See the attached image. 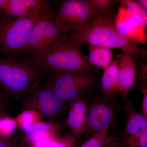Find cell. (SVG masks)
<instances>
[{"label": "cell", "instance_id": "obj_10", "mask_svg": "<svg viewBox=\"0 0 147 147\" xmlns=\"http://www.w3.org/2000/svg\"><path fill=\"white\" fill-rule=\"evenodd\" d=\"M64 106V102L47 88L36 91L26 103L27 109L34 110L49 117L59 113Z\"/></svg>", "mask_w": 147, "mask_h": 147}, {"label": "cell", "instance_id": "obj_7", "mask_svg": "<svg viewBox=\"0 0 147 147\" xmlns=\"http://www.w3.org/2000/svg\"><path fill=\"white\" fill-rule=\"evenodd\" d=\"M56 16L42 19L36 24L24 50L34 55L47 50L63 33L56 25Z\"/></svg>", "mask_w": 147, "mask_h": 147}, {"label": "cell", "instance_id": "obj_29", "mask_svg": "<svg viewBox=\"0 0 147 147\" xmlns=\"http://www.w3.org/2000/svg\"><path fill=\"white\" fill-rule=\"evenodd\" d=\"M135 1L145 11L147 12V0H136Z\"/></svg>", "mask_w": 147, "mask_h": 147}, {"label": "cell", "instance_id": "obj_4", "mask_svg": "<svg viewBox=\"0 0 147 147\" xmlns=\"http://www.w3.org/2000/svg\"><path fill=\"white\" fill-rule=\"evenodd\" d=\"M39 75L38 69L31 65L0 59V83L11 93L20 94L33 89Z\"/></svg>", "mask_w": 147, "mask_h": 147}, {"label": "cell", "instance_id": "obj_27", "mask_svg": "<svg viewBox=\"0 0 147 147\" xmlns=\"http://www.w3.org/2000/svg\"><path fill=\"white\" fill-rule=\"evenodd\" d=\"M103 147H122L121 138H116L108 142Z\"/></svg>", "mask_w": 147, "mask_h": 147}, {"label": "cell", "instance_id": "obj_32", "mask_svg": "<svg viewBox=\"0 0 147 147\" xmlns=\"http://www.w3.org/2000/svg\"><path fill=\"white\" fill-rule=\"evenodd\" d=\"M29 144H29V147H34L31 144H30V143H29Z\"/></svg>", "mask_w": 147, "mask_h": 147}, {"label": "cell", "instance_id": "obj_24", "mask_svg": "<svg viewBox=\"0 0 147 147\" xmlns=\"http://www.w3.org/2000/svg\"><path fill=\"white\" fill-rule=\"evenodd\" d=\"M122 147H147V130L139 137L122 143Z\"/></svg>", "mask_w": 147, "mask_h": 147}, {"label": "cell", "instance_id": "obj_21", "mask_svg": "<svg viewBox=\"0 0 147 147\" xmlns=\"http://www.w3.org/2000/svg\"><path fill=\"white\" fill-rule=\"evenodd\" d=\"M90 3L97 14L115 11L116 3L113 0H88Z\"/></svg>", "mask_w": 147, "mask_h": 147}, {"label": "cell", "instance_id": "obj_13", "mask_svg": "<svg viewBox=\"0 0 147 147\" xmlns=\"http://www.w3.org/2000/svg\"><path fill=\"white\" fill-rule=\"evenodd\" d=\"M124 110L126 122L123 136L121 138L122 143L139 137L147 130V119L136 110L132 102L129 101L125 102Z\"/></svg>", "mask_w": 147, "mask_h": 147}, {"label": "cell", "instance_id": "obj_11", "mask_svg": "<svg viewBox=\"0 0 147 147\" xmlns=\"http://www.w3.org/2000/svg\"><path fill=\"white\" fill-rule=\"evenodd\" d=\"M115 57L118 71L119 93L124 98L135 84L137 61L132 56L122 51Z\"/></svg>", "mask_w": 147, "mask_h": 147}, {"label": "cell", "instance_id": "obj_5", "mask_svg": "<svg viewBox=\"0 0 147 147\" xmlns=\"http://www.w3.org/2000/svg\"><path fill=\"white\" fill-rule=\"evenodd\" d=\"M88 0H66L61 2L56 12V25L63 33L86 26L97 15Z\"/></svg>", "mask_w": 147, "mask_h": 147}, {"label": "cell", "instance_id": "obj_20", "mask_svg": "<svg viewBox=\"0 0 147 147\" xmlns=\"http://www.w3.org/2000/svg\"><path fill=\"white\" fill-rule=\"evenodd\" d=\"M17 126L15 119L4 116L0 117V136L11 137L14 134Z\"/></svg>", "mask_w": 147, "mask_h": 147}, {"label": "cell", "instance_id": "obj_12", "mask_svg": "<svg viewBox=\"0 0 147 147\" xmlns=\"http://www.w3.org/2000/svg\"><path fill=\"white\" fill-rule=\"evenodd\" d=\"M89 106L86 100L79 97L70 102L67 124L71 134L79 137L86 129Z\"/></svg>", "mask_w": 147, "mask_h": 147}, {"label": "cell", "instance_id": "obj_28", "mask_svg": "<svg viewBox=\"0 0 147 147\" xmlns=\"http://www.w3.org/2000/svg\"><path fill=\"white\" fill-rule=\"evenodd\" d=\"M10 0H0V10L5 11L9 5Z\"/></svg>", "mask_w": 147, "mask_h": 147}, {"label": "cell", "instance_id": "obj_9", "mask_svg": "<svg viewBox=\"0 0 147 147\" xmlns=\"http://www.w3.org/2000/svg\"><path fill=\"white\" fill-rule=\"evenodd\" d=\"M115 23L117 30L127 39L137 44H144L146 42L147 29L119 5Z\"/></svg>", "mask_w": 147, "mask_h": 147}, {"label": "cell", "instance_id": "obj_19", "mask_svg": "<svg viewBox=\"0 0 147 147\" xmlns=\"http://www.w3.org/2000/svg\"><path fill=\"white\" fill-rule=\"evenodd\" d=\"M108 128L94 135L86 140L80 147H103L108 142L115 138L109 137L108 134Z\"/></svg>", "mask_w": 147, "mask_h": 147}, {"label": "cell", "instance_id": "obj_23", "mask_svg": "<svg viewBox=\"0 0 147 147\" xmlns=\"http://www.w3.org/2000/svg\"><path fill=\"white\" fill-rule=\"evenodd\" d=\"M137 62L136 71H138L139 82L142 86H147V56L140 57Z\"/></svg>", "mask_w": 147, "mask_h": 147}, {"label": "cell", "instance_id": "obj_25", "mask_svg": "<svg viewBox=\"0 0 147 147\" xmlns=\"http://www.w3.org/2000/svg\"><path fill=\"white\" fill-rule=\"evenodd\" d=\"M140 90L143 94L142 103V115L147 119V86H141Z\"/></svg>", "mask_w": 147, "mask_h": 147}, {"label": "cell", "instance_id": "obj_1", "mask_svg": "<svg viewBox=\"0 0 147 147\" xmlns=\"http://www.w3.org/2000/svg\"><path fill=\"white\" fill-rule=\"evenodd\" d=\"M81 46L70 33H63L50 48L34 55L31 65L54 74L92 73L94 67L82 52Z\"/></svg>", "mask_w": 147, "mask_h": 147}, {"label": "cell", "instance_id": "obj_6", "mask_svg": "<svg viewBox=\"0 0 147 147\" xmlns=\"http://www.w3.org/2000/svg\"><path fill=\"white\" fill-rule=\"evenodd\" d=\"M94 76L91 73H60L54 74V78L47 88L64 102L75 100L93 87Z\"/></svg>", "mask_w": 147, "mask_h": 147}, {"label": "cell", "instance_id": "obj_17", "mask_svg": "<svg viewBox=\"0 0 147 147\" xmlns=\"http://www.w3.org/2000/svg\"><path fill=\"white\" fill-rule=\"evenodd\" d=\"M115 2L125 9L143 26L147 28V12L134 0H116Z\"/></svg>", "mask_w": 147, "mask_h": 147}, {"label": "cell", "instance_id": "obj_16", "mask_svg": "<svg viewBox=\"0 0 147 147\" xmlns=\"http://www.w3.org/2000/svg\"><path fill=\"white\" fill-rule=\"evenodd\" d=\"M60 127L57 124L48 121H40L34 124L24 130L25 138L29 142L35 141L37 138L44 135H50L58 137Z\"/></svg>", "mask_w": 147, "mask_h": 147}, {"label": "cell", "instance_id": "obj_2", "mask_svg": "<svg viewBox=\"0 0 147 147\" xmlns=\"http://www.w3.org/2000/svg\"><path fill=\"white\" fill-rule=\"evenodd\" d=\"M115 11L97 14L86 26L69 33L82 45L87 44L120 49L137 61L139 57L147 56L146 48L127 39L118 32L115 26Z\"/></svg>", "mask_w": 147, "mask_h": 147}, {"label": "cell", "instance_id": "obj_31", "mask_svg": "<svg viewBox=\"0 0 147 147\" xmlns=\"http://www.w3.org/2000/svg\"><path fill=\"white\" fill-rule=\"evenodd\" d=\"M24 144H25V139H23V141L21 143V144L19 146V147H24Z\"/></svg>", "mask_w": 147, "mask_h": 147}, {"label": "cell", "instance_id": "obj_15", "mask_svg": "<svg viewBox=\"0 0 147 147\" xmlns=\"http://www.w3.org/2000/svg\"><path fill=\"white\" fill-rule=\"evenodd\" d=\"M88 53L90 63L93 67L103 70L112 63L115 57L113 49L99 45H88Z\"/></svg>", "mask_w": 147, "mask_h": 147}, {"label": "cell", "instance_id": "obj_14", "mask_svg": "<svg viewBox=\"0 0 147 147\" xmlns=\"http://www.w3.org/2000/svg\"><path fill=\"white\" fill-rule=\"evenodd\" d=\"M101 78L100 88L106 98L119 93L118 71L117 62L113 60L104 69Z\"/></svg>", "mask_w": 147, "mask_h": 147}, {"label": "cell", "instance_id": "obj_22", "mask_svg": "<svg viewBox=\"0 0 147 147\" xmlns=\"http://www.w3.org/2000/svg\"><path fill=\"white\" fill-rule=\"evenodd\" d=\"M77 138L70 134L53 139L46 147H76Z\"/></svg>", "mask_w": 147, "mask_h": 147}, {"label": "cell", "instance_id": "obj_8", "mask_svg": "<svg viewBox=\"0 0 147 147\" xmlns=\"http://www.w3.org/2000/svg\"><path fill=\"white\" fill-rule=\"evenodd\" d=\"M115 108L109 101L98 100L89 107L85 139L108 128L115 117Z\"/></svg>", "mask_w": 147, "mask_h": 147}, {"label": "cell", "instance_id": "obj_18", "mask_svg": "<svg viewBox=\"0 0 147 147\" xmlns=\"http://www.w3.org/2000/svg\"><path fill=\"white\" fill-rule=\"evenodd\" d=\"M42 116L36 111L27 109L19 114L15 119L18 126L24 131L34 124L41 121Z\"/></svg>", "mask_w": 147, "mask_h": 147}, {"label": "cell", "instance_id": "obj_30", "mask_svg": "<svg viewBox=\"0 0 147 147\" xmlns=\"http://www.w3.org/2000/svg\"><path fill=\"white\" fill-rule=\"evenodd\" d=\"M5 106L3 102L2 99L0 95V117L4 116L3 114L4 113Z\"/></svg>", "mask_w": 147, "mask_h": 147}, {"label": "cell", "instance_id": "obj_26", "mask_svg": "<svg viewBox=\"0 0 147 147\" xmlns=\"http://www.w3.org/2000/svg\"><path fill=\"white\" fill-rule=\"evenodd\" d=\"M0 147H16V144L11 137L0 136Z\"/></svg>", "mask_w": 147, "mask_h": 147}, {"label": "cell", "instance_id": "obj_3", "mask_svg": "<svg viewBox=\"0 0 147 147\" xmlns=\"http://www.w3.org/2000/svg\"><path fill=\"white\" fill-rule=\"evenodd\" d=\"M56 15L50 10H33L0 26V44L10 53L24 50L33 29L42 19Z\"/></svg>", "mask_w": 147, "mask_h": 147}]
</instances>
